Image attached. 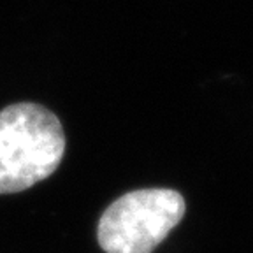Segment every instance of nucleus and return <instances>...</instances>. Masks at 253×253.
Here are the masks:
<instances>
[{"label": "nucleus", "mask_w": 253, "mask_h": 253, "mask_svg": "<svg viewBox=\"0 0 253 253\" xmlns=\"http://www.w3.org/2000/svg\"><path fill=\"white\" fill-rule=\"evenodd\" d=\"M65 153L55 113L34 102L0 111V195L18 194L49 178Z\"/></svg>", "instance_id": "nucleus-1"}, {"label": "nucleus", "mask_w": 253, "mask_h": 253, "mask_svg": "<svg viewBox=\"0 0 253 253\" xmlns=\"http://www.w3.org/2000/svg\"><path fill=\"white\" fill-rule=\"evenodd\" d=\"M185 199L170 188H142L102 213L97 239L106 253H151L185 216Z\"/></svg>", "instance_id": "nucleus-2"}]
</instances>
